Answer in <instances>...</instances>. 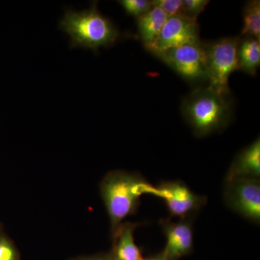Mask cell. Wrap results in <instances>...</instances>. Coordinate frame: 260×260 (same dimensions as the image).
<instances>
[{"mask_svg":"<svg viewBox=\"0 0 260 260\" xmlns=\"http://www.w3.org/2000/svg\"><path fill=\"white\" fill-rule=\"evenodd\" d=\"M0 260H21L20 251L0 225Z\"/></svg>","mask_w":260,"mask_h":260,"instance_id":"9a60e30c","label":"cell"},{"mask_svg":"<svg viewBox=\"0 0 260 260\" xmlns=\"http://www.w3.org/2000/svg\"><path fill=\"white\" fill-rule=\"evenodd\" d=\"M240 37H227L203 43L208 86L224 95L230 94L229 80L239 70L237 49Z\"/></svg>","mask_w":260,"mask_h":260,"instance_id":"277c9868","label":"cell"},{"mask_svg":"<svg viewBox=\"0 0 260 260\" xmlns=\"http://www.w3.org/2000/svg\"><path fill=\"white\" fill-rule=\"evenodd\" d=\"M209 3L208 0H183L184 15L189 18L198 19V15L204 11Z\"/></svg>","mask_w":260,"mask_h":260,"instance_id":"ac0fdd59","label":"cell"},{"mask_svg":"<svg viewBox=\"0 0 260 260\" xmlns=\"http://www.w3.org/2000/svg\"><path fill=\"white\" fill-rule=\"evenodd\" d=\"M155 188L154 196L164 200L171 217H196L208 202L207 197L196 194L182 181H162Z\"/></svg>","mask_w":260,"mask_h":260,"instance_id":"52a82bcc","label":"cell"},{"mask_svg":"<svg viewBox=\"0 0 260 260\" xmlns=\"http://www.w3.org/2000/svg\"><path fill=\"white\" fill-rule=\"evenodd\" d=\"M151 3L153 7L162 10L169 18L177 15H185L183 0H153Z\"/></svg>","mask_w":260,"mask_h":260,"instance_id":"e0dca14e","label":"cell"},{"mask_svg":"<svg viewBox=\"0 0 260 260\" xmlns=\"http://www.w3.org/2000/svg\"><path fill=\"white\" fill-rule=\"evenodd\" d=\"M237 58L239 70L252 76L255 75L260 65V40L253 37H240Z\"/></svg>","mask_w":260,"mask_h":260,"instance_id":"4fadbf2b","label":"cell"},{"mask_svg":"<svg viewBox=\"0 0 260 260\" xmlns=\"http://www.w3.org/2000/svg\"><path fill=\"white\" fill-rule=\"evenodd\" d=\"M190 84L208 82L203 42L172 48L155 54Z\"/></svg>","mask_w":260,"mask_h":260,"instance_id":"5b68a950","label":"cell"},{"mask_svg":"<svg viewBox=\"0 0 260 260\" xmlns=\"http://www.w3.org/2000/svg\"><path fill=\"white\" fill-rule=\"evenodd\" d=\"M60 28L69 35L73 47L93 51L112 45L120 37L114 24L99 12L96 3L83 11L68 10L61 20Z\"/></svg>","mask_w":260,"mask_h":260,"instance_id":"3957f363","label":"cell"},{"mask_svg":"<svg viewBox=\"0 0 260 260\" xmlns=\"http://www.w3.org/2000/svg\"><path fill=\"white\" fill-rule=\"evenodd\" d=\"M240 37L255 38L260 40V2H247L243 10V28Z\"/></svg>","mask_w":260,"mask_h":260,"instance_id":"5bb4252c","label":"cell"},{"mask_svg":"<svg viewBox=\"0 0 260 260\" xmlns=\"http://www.w3.org/2000/svg\"><path fill=\"white\" fill-rule=\"evenodd\" d=\"M155 186L140 174L122 170L111 171L103 178L100 194L110 220L111 234L124 219L135 215L143 194H155Z\"/></svg>","mask_w":260,"mask_h":260,"instance_id":"6da1fadb","label":"cell"},{"mask_svg":"<svg viewBox=\"0 0 260 260\" xmlns=\"http://www.w3.org/2000/svg\"><path fill=\"white\" fill-rule=\"evenodd\" d=\"M181 113L198 138L222 131L232 119L230 94L219 93L208 85L198 87L183 99Z\"/></svg>","mask_w":260,"mask_h":260,"instance_id":"7a4b0ae2","label":"cell"},{"mask_svg":"<svg viewBox=\"0 0 260 260\" xmlns=\"http://www.w3.org/2000/svg\"><path fill=\"white\" fill-rule=\"evenodd\" d=\"M168 18V15L156 7L138 18V34L147 50H150L156 42Z\"/></svg>","mask_w":260,"mask_h":260,"instance_id":"7c38bea8","label":"cell"},{"mask_svg":"<svg viewBox=\"0 0 260 260\" xmlns=\"http://www.w3.org/2000/svg\"><path fill=\"white\" fill-rule=\"evenodd\" d=\"M200 42L198 19L177 15L168 18L156 42L148 51L155 55L167 49Z\"/></svg>","mask_w":260,"mask_h":260,"instance_id":"ba28073f","label":"cell"},{"mask_svg":"<svg viewBox=\"0 0 260 260\" xmlns=\"http://www.w3.org/2000/svg\"><path fill=\"white\" fill-rule=\"evenodd\" d=\"M141 223L123 222L113 235L110 252L114 260H144L143 251L135 244V230Z\"/></svg>","mask_w":260,"mask_h":260,"instance_id":"8fae6325","label":"cell"},{"mask_svg":"<svg viewBox=\"0 0 260 260\" xmlns=\"http://www.w3.org/2000/svg\"><path fill=\"white\" fill-rule=\"evenodd\" d=\"M128 15L139 18L153 8L151 1L148 0H121L119 1Z\"/></svg>","mask_w":260,"mask_h":260,"instance_id":"2e32d148","label":"cell"},{"mask_svg":"<svg viewBox=\"0 0 260 260\" xmlns=\"http://www.w3.org/2000/svg\"><path fill=\"white\" fill-rule=\"evenodd\" d=\"M223 200L234 213L259 225L260 179H236L224 182Z\"/></svg>","mask_w":260,"mask_h":260,"instance_id":"8992f818","label":"cell"},{"mask_svg":"<svg viewBox=\"0 0 260 260\" xmlns=\"http://www.w3.org/2000/svg\"><path fill=\"white\" fill-rule=\"evenodd\" d=\"M194 218L179 219L177 222L170 218L160 219L159 225L167 239L164 251L168 260H179L192 253Z\"/></svg>","mask_w":260,"mask_h":260,"instance_id":"9c48e42d","label":"cell"},{"mask_svg":"<svg viewBox=\"0 0 260 260\" xmlns=\"http://www.w3.org/2000/svg\"><path fill=\"white\" fill-rule=\"evenodd\" d=\"M69 260H114V259L110 251H109L107 253H99L93 255L77 256Z\"/></svg>","mask_w":260,"mask_h":260,"instance_id":"d6986e66","label":"cell"},{"mask_svg":"<svg viewBox=\"0 0 260 260\" xmlns=\"http://www.w3.org/2000/svg\"><path fill=\"white\" fill-rule=\"evenodd\" d=\"M236 179H260V140H254L236 155L224 182Z\"/></svg>","mask_w":260,"mask_h":260,"instance_id":"30bf717a","label":"cell"},{"mask_svg":"<svg viewBox=\"0 0 260 260\" xmlns=\"http://www.w3.org/2000/svg\"><path fill=\"white\" fill-rule=\"evenodd\" d=\"M144 260H168L167 256L164 250L160 252L155 253V254H151V255L147 256Z\"/></svg>","mask_w":260,"mask_h":260,"instance_id":"ffe728a7","label":"cell"}]
</instances>
